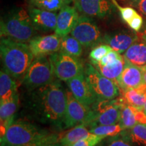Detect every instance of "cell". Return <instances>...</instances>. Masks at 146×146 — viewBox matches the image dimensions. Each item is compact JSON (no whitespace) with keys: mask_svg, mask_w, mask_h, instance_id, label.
Returning <instances> with one entry per match:
<instances>
[{"mask_svg":"<svg viewBox=\"0 0 146 146\" xmlns=\"http://www.w3.org/2000/svg\"><path fill=\"white\" fill-rule=\"evenodd\" d=\"M26 107L36 121L57 131L66 129V96L59 81L29 91Z\"/></svg>","mask_w":146,"mask_h":146,"instance_id":"1","label":"cell"},{"mask_svg":"<svg viewBox=\"0 0 146 146\" xmlns=\"http://www.w3.org/2000/svg\"><path fill=\"white\" fill-rule=\"evenodd\" d=\"M0 54L3 70L16 81L23 82L35 58L29 45L9 38L1 37Z\"/></svg>","mask_w":146,"mask_h":146,"instance_id":"2","label":"cell"},{"mask_svg":"<svg viewBox=\"0 0 146 146\" xmlns=\"http://www.w3.org/2000/svg\"><path fill=\"white\" fill-rule=\"evenodd\" d=\"M36 33V31L33 25L29 12L23 9H14L1 18V37L27 43L34 37Z\"/></svg>","mask_w":146,"mask_h":146,"instance_id":"3","label":"cell"},{"mask_svg":"<svg viewBox=\"0 0 146 146\" xmlns=\"http://www.w3.org/2000/svg\"><path fill=\"white\" fill-rule=\"evenodd\" d=\"M124 105L125 104L121 97L110 100H98L91 107L89 116L83 125L92 128L119 123L120 108Z\"/></svg>","mask_w":146,"mask_h":146,"instance_id":"4","label":"cell"},{"mask_svg":"<svg viewBox=\"0 0 146 146\" xmlns=\"http://www.w3.org/2000/svg\"><path fill=\"white\" fill-rule=\"evenodd\" d=\"M48 134V131L30 122L16 120L0 137V146H23Z\"/></svg>","mask_w":146,"mask_h":146,"instance_id":"5","label":"cell"},{"mask_svg":"<svg viewBox=\"0 0 146 146\" xmlns=\"http://www.w3.org/2000/svg\"><path fill=\"white\" fill-rule=\"evenodd\" d=\"M55 77L49 56H38L35 57L22 83L30 91L52 83Z\"/></svg>","mask_w":146,"mask_h":146,"instance_id":"6","label":"cell"},{"mask_svg":"<svg viewBox=\"0 0 146 146\" xmlns=\"http://www.w3.org/2000/svg\"><path fill=\"white\" fill-rule=\"evenodd\" d=\"M85 78L98 100H114L120 95V89L114 81L101 74L92 64H87L84 70Z\"/></svg>","mask_w":146,"mask_h":146,"instance_id":"7","label":"cell"},{"mask_svg":"<svg viewBox=\"0 0 146 146\" xmlns=\"http://www.w3.org/2000/svg\"><path fill=\"white\" fill-rule=\"evenodd\" d=\"M56 77L60 81H68L84 73L85 67L77 57L60 50L49 56Z\"/></svg>","mask_w":146,"mask_h":146,"instance_id":"8","label":"cell"},{"mask_svg":"<svg viewBox=\"0 0 146 146\" xmlns=\"http://www.w3.org/2000/svg\"><path fill=\"white\" fill-rule=\"evenodd\" d=\"M70 35L87 48L97 46L103 39L96 22L91 17L85 15L78 17Z\"/></svg>","mask_w":146,"mask_h":146,"instance_id":"9","label":"cell"},{"mask_svg":"<svg viewBox=\"0 0 146 146\" xmlns=\"http://www.w3.org/2000/svg\"><path fill=\"white\" fill-rule=\"evenodd\" d=\"M66 129L83 124L90 112L91 108L83 104L70 90H66Z\"/></svg>","mask_w":146,"mask_h":146,"instance_id":"10","label":"cell"},{"mask_svg":"<svg viewBox=\"0 0 146 146\" xmlns=\"http://www.w3.org/2000/svg\"><path fill=\"white\" fill-rule=\"evenodd\" d=\"M74 7L78 12L89 17L104 18L114 10L112 0H74Z\"/></svg>","mask_w":146,"mask_h":146,"instance_id":"11","label":"cell"},{"mask_svg":"<svg viewBox=\"0 0 146 146\" xmlns=\"http://www.w3.org/2000/svg\"><path fill=\"white\" fill-rule=\"evenodd\" d=\"M28 43L34 57L50 56L60 50L61 37L56 33L35 36Z\"/></svg>","mask_w":146,"mask_h":146,"instance_id":"12","label":"cell"},{"mask_svg":"<svg viewBox=\"0 0 146 146\" xmlns=\"http://www.w3.org/2000/svg\"><path fill=\"white\" fill-rule=\"evenodd\" d=\"M66 82L69 90L72 93L76 99L83 104L91 108L98 100L87 83L84 73L74 76Z\"/></svg>","mask_w":146,"mask_h":146,"instance_id":"13","label":"cell"},{"mask_svg":"<svg viewBox=\"0 0 146 146\" xmlns=\"http://www.w3.org/2000/svg\"><path fill=\"white\" fill-rule=\"evenodd\" d=\"M29 14L36 31L47 33L55 31L57 25L58 14L54 12L30 6Z\"/></svg>","mask_w":146,"mask_h":146,"instance_id":"14","label":"cell"},{"mask_svg":"<svg viewBox=\"0 0 146 146\" xmlns=\"http://www.w3.org/2000/svg\"><path fill=\"white\" fill-rule=\"evenodd\" d=\"M116 84L123 91L136 88L143 84L141 66L133 64L125 58V66Z\"/></svg>","mask_w":146,"mask_h":146,"instance_id":"15","label":"cell"},{"mask_svg":"<svg viewBox=\"0 0 146 146\" xmlns=\"http://www.w3.org/2000/svg\"><path fill=\"white\" fill-rule=\"evenodd\" d=\"M78 12L75 7L66 5L60 9L57 16L55 33L60 37L70 33L78 19Z\"/></svg>","mask_w":146,"mask_h":146,"instance_id":"16","label":"cell"},{"mask_svg":"<svg viewBox=\"0 0 146 146\" xmlns=\"http://www.w3.org/2000/svg\"><path fill=\"white\" fill-rule=\"evenodd\" d=\"M138 37V35L135 33L123 30L106 34L102 42H104L112 47V50L121 54L125 53Z\"/></svg>","mask_w":146,"mask_h":146,"instance_id":"17","label":"cell"},{"mask_svg":"<svg viewBox=\"0 0 146 146\" xmlns=\"http://www.w3.org/2000/svg\"><path fill=\"white\" fill-rule=\"evenodd\" d=\"M136 40L124 54V58L138 66L146 65V41L138 34Z\"/></svg>","mask_w":146,"mask_h":146,"instance_id":"18","label":"cell"},{"mask_svg":"<svg viewBox=\"0 0 146 146\" xmlns=\"http://www.w3.org/2000/svg\"><path fill=\"white\" fill-rule=\"evenodd\" d=\"M18 95L16 81L2 68L0 71V104L10 101Z\"/></svg>","mask_w":146,"mask_h":146,"instance_id":"19","label":"cell"},{"mask_svg":"<svg viewBox=\"0 0 146 146\" xmlns=\"http://www.w3.org/2000/svg\"><path fill=\"white\" fill-rule=\"evenodd\" d=\"M121 98L125 104L143 109L146 102V85L143 83L136 88L123 91Z\"/></svg>","mask_w":146,"mask_h":146,"instance_id":"20","label":"cell"},{"mask_svg":"<svg viewBox=\"0 0 146 146\" xmlns=\"http://www.w3.org/2000/svg\"><path fill=\"white\" fill-rule=\"evenodd\" d=\"M91 63L98 69L101 74L106 77L108 78L109 79L114 81L116 83L125 66V58L123 56L117 61L106 66H102L99 64L98 62H95Z\"/></svg>","mask_w":146,"mask_h":146,"instance_id":"21","label":"cell"},{"mask_svg":"<svg viewBox=\"0 0 146 146\" xmlns=\"http://www.w3.org/2000/svg\"><path fill=\"white\" fill-rule=\"evenodd\" d=\"M90 134L88 128L83 124H80L72 127L65 134H62L59 142L63 146H70Z\"/></svg>","mask_w":146,"mask_h":146,"instance_id":"22","label":"cell"},{"mask_svg":"<svg viewBox=\"0 0 146 146\" xmlns=\"http://www.w3.org/2000/svg\"><path fill=\"white\" fill-rule=\"evenodd\" d=\"M122 134L135 146H146V125L137 124L129 129H125Z\"/></svg>","mask_w":146,"mask_h":146,"instance_id":"23","label":"cell"},{"mask_svg":"<svg viewBox=\"0 0 146 146\" xmlns=\"http://www.w3.org/2000/svg\"><path fill=\"white\" fill-rule=\"evenodd\" d=\"M138 108L130 105H124L120 108V116L119 123L125 128L131 129L135 126L137 123Z\"/></svg>","mask_w":146,"mask_h":146,"instance_id":"24","label":"cell"},{"mask_svg":"<svg viewBox=\"0 0 146 146\" xmlns=\"http://www.w3.org/2000/svg\"><path fill=\"white\" fill-rule=\"evenodd\" d=\"M60 50L74 57L79 58L83 53V45L72 35L61 38Z\"/></svg>","mask_w":146,"mask_h":146,"instance_id":"25","label":"cell"},{"mask_svg":"<svg viewBox=\"0 0 146 146\" xmlns=\"http://www.w3.org/2000/svg\"><path fill=\"white\" fill-rule=\"evenodd\" d=\"M125 130V128L120 123L111 125L97 126L89 129V132L93 134L100 136H104L106 137L118 135Z\"/></svg>","mask_w":146,"mask_h":146,"instance_id":"26","label":"cell"},{"mask_svg":"<svg viewBox=\"0 0 146 146\" xmlns=\"http://www.w3.org/2000/svg\"><path fill=\"white\" fill-rule=\"evenodd\" d=\"M0 120L1 122L14 118V114L19 104V96H16L10 101L0 104Z\"/></svg>","mask_w":146,"mask_h":146,"instance_id":"27","label":"cell"},{"mask_svg":"<svg viewBox=\"0 0 146 146\" xmlns=\"http://www.w3.org/2000/svg\"><path fill=\"white\" fill-rule=\"evenodd\" d=\"M30 6L50 12H56L64 6V0H28Z\"/></svg>","mask_w":146,"mask_h":146,"instance_id":"28","label":"cell"},{"mask_svg":"<svg viewBox=\"0 0 146 146\" xmlns=\"http://www.w3.org/2000/svg\"><path fill=\"white\" fill-rule=\"evenodd\" d=\"M97 146H135L129 142L122 134L105 138Z\"/></svg>","mask_w":146,"mask_h":146,"instance_id":"29","label":"cell"},{"mask_svg":"<svg viewBox=\"0 0 146 146\" xmlns=\"http://www.w3.org/2000/svg\"><path fill=\"white\" fill-rule=\"evenodd\" d=\"M112 1L114 3V6L119 11L122 20L127 25L139 14L133 7L121 6L116 0H112Z\"/></svg>","mask_w":146,"mask_h":146,"instance_id":"30","label":"cell"},{"mask_svg":"<svg viewBox=\"0 0 146 146\" xmlns=\"http://www.w3.org/2000/svg\"><path fill=\"white\" fill-rule=\"evenodd\" d=\"M61 136V133H49L47 135L36 139L23 146H44L47 144L59 142Z\"/></svg>","mask_w":146,"mask_h":146,"instance_id":"31","label":"cell"},{"mask_svg":"<svg viewBox=\"0 0 146 146\" xmlns=\"http://www.w3.org/2000/svg\"><path fill=\"white\" fill-rule=\"evenodd\" d=\"M112 50V48L107 44L98 45L94 47L89 53L91 62H99L102 58L106 55L108 53Z\"/></svg>","mask_w":146,"mask_h":146,"instance_id":"32","label":"cell"},{"mask_svg":"<svg viewBox=\"0 0 146 146\" xmlns=\"http://www.w3.org/2000/svg\"><path fill=\"white\" fill-rule=\"evenodd\" d=\"M106 137L104 136H100L91 133L88 136L81 139L70 146H97Z\"/></svg>","mask_w":146,"mask_h":146,"instance_id":"33","label":"cell"},{"mask_svg":"<svg viewBox=\"0 0 146 146\" xmlns=\"http://www.w3.org/2000/svg\"><path fill=\"white\" fill-rule=\"evenodd\" d=\"M123 57V56H122L119 53L112 50V51L108 53L104 57L102 58V60L98 62V64L102 66H106L107 64H109L114 62L117 61L118 60L120 59V58H122Z\"/></svg>","mask_w":146,"mask_h":146,"instance_id":"34","label":"cell"},{"mask_svg":"<svg viewBox=\"0 0 146 146\" xmlns=\"http://www.w3.org/2000/svg\"><path fill=\"white\" fill-rule=\"evenodd\" d=\"M127 3L146 16V0H127Z\"/></svg>","mask_w":146,"mask_h":146,"instance_id":"35","label":"cell"},{"mask_svg":"<svg viewBox=\"0 0 146 146\" xmlns=\"http://www.w3.org/2000/svg\"><path fill=\"white\" fill-rule=\"evenodd\" d=\"M143 25V19L142 16L138 14L128 24L129 27L135 32H139L141 30Z\"/></svg>","mask_w":146,"mask_h":146,"instance_id":"36","label":"cell"},{"mask_svg":"<svg viewBox=\"0 0 146 146\" xmlns=\"http://www.w3.org/2000/svg\"><path fill=\"white\" fill-rule=\"evenodd\" d=\"M142 74H143V83L146 85V65L141 66Z\"/></svg>","mask_w":146,"mask_h":146,"instance_id":"37","label":"cell"},{"mask_svg":"<svg viewBox=\"0 0 146 146\" xmlns=\"http://www.w3.org/2000/svg\"><path fill=\"white\" fill-rule=\"evenodd\" d=\"M139 35L141 36L143 39H144L146 41V27H145V29L143 30V31L140 33H139Z\"/></svg>","mask_w":146,"mask_h":146,"instance_id":"38","label":"cell"},{"mask_svg":"<svg viewBox=\"0 0 146 146\" xmlns=\"http://www.w3.org/2000/svg\"><path fill=\"white\" fill-rule=\"evenodd\" d=\"M44 146H63L62 145L60 142H56V143H50L47 144V145H45Z\"/></svg>","mask_w":146,"mask_h":146,"instance_id":"39","label":"cell"},{"mask_svg":"<svg viewBox=\"0 0 146 146\" xmlns=\"http://www.w3.org/2000/svg\"><path fill=\"white\" fill-rule=\"evenodd\" d=\"M73 1H74V0H64L65 5H69L70 3H72Z\"/></svg>","mask_w":146,"mask_h":146,"instance_id":"40","label":"cell"},{"mask_svg":"<svg viewBox=\"0 0 146 146\" xmlns=\"http://www.w3.org/2000/svg\"><path fill=\"white\" fill-rule=\"evenodd\" d=\"M143 111H144V112H145V113L146 114V102L145 103V104H144V106H143Z\"/></svg>","mask_w":146,"mask_h":146,"instance_id":"41","label":"cell"}]
</instances>
